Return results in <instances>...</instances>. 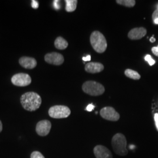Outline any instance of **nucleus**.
Wrapping results in <instances>:
<instances>
[{
	"mask_svg": "<svg viewBox=\"0 0 158 158\" xmlns=\"http://www.w3.org/2000/svg\"><path fill=\"white\" fill-rule=\"evenodd\" d=\"M152 52L155 56H158V46H157V47H153L152 48Z\"/></svg>",
	"mask_w": 158,
	"mask_h": 158,
	"instance_id": "nucleus-23",
	"label": "nucleus"
},
{
	"mask_svg": "<svg viewBox=\"0 0 158 158\" xmlns=\"http://www.w3.org/2000/svg\"><path fill=\"white\" fill-rule=\"evenodd\" d=\"M32 7L34 9H37L39 7V3L37 1L35 0H33L32 1Z\"/></svg>",
	"mask_w": 158,
	"mask_h": 158,
	"instance_id": "nucleus-21",
	"label": "nucleus"
},
{
	"mask_svg": "<svg viewBox=\"0 0 158 158\" xmlns=\"http://www.w3.org/2000/svg\"><path fill=\"white\" fill-rule=\"evenodd\" d=\"M19 63L23 68L29 69H34L37 65V62L36 59L31 57H22L19 59Z\"/></svg>",
	"mask_w": 158,
	"mask_h": 158,
	"instance_id": "nucleus-13",
	"label": "nucleus"
},
{
	"mask_svg": "<svg viewBox=\"0 0 158 158\" xmlns=\"http://www.w3.org/2000/svg\"><path fill=\"white\" fill-rule=\"evenodd\" d=\"M45 60L48 63L54 65H61L64 62V57L62 54L57 52H52L45 56Z\"/></svg>",
	"mask_w": 158,
	"mask_h": 158,
	"instance_id": "nucleus-9",
	"label": "nucleus"
},
{
	"mask_svg": "<svg viewBox=\"0 0 158 158\" xmlns=\"http://www.w3.org/2000/svg\"><path fill=\"white\" fill-rule=\"evenodd\" d=\"M66 11L68 12H73L76 10L78 1L77 0H66Z\"/></svg>",
	"mask_w": 158,
	"mask_h": 158,
	"instance_id": "nucleus-15",
	"label": "nucleus"
},
{
	"mask_svg": "<svg viewBox=\"0 0 158 158\" xmlns=\"http://www.w3.org/2000/svg\"><path fill=\"white\" fill-rule=\"evenodd\" d=\"M20 100L23 108L29 111H36L42 104L40 96L35 92H27L23 94Z\"/></svg>",
	"mask_w": 158,
	"mask_h": 158,
	"instance_id": "nucleus-1",
	"label": "nucleus"
},
{
	"mask_svg": "<svg viewBox=\"0 0 158 158\" xmlns=\"http://www.w3.org/2000/svg\"><path fill=\"white\" fill-rule=\"evenodd\" d=\"M100 115L102 118L111 121H117L120 118L119 113L112 107H105L100 110Z\"/></svg>",
	"mask_w": 158,
	"mask_h": 158,
	"instance_id": "nucleus-7",
	"label": "nucleus"
},
{
	"mask_svg": "<svg viewBox=\"0 0 158 158\" xmlns=\"http://www.w3.org/2000/svg\"><path fill=\"white\" fill-rule=\"evenodd\" d=\"M82 90L85 93L91 96L102 95L104 91V87L95 81H87L82 85Z\"/></svg>",
	"mask_w": 158,
	"mask_h": 158,
	"instance_id": "nucleus-4",
	"label": "nucleus"
},
{
	"mask_svg": "<svg viewBox=\"0 0 158 158\" xmlns=\"http://www.w3.org/2000/svg\"><path fill=\"white\" fill-rule=\"evenodd\" d=\"M60 1H53V6L56 10H59L60 8Z\"/></svg>",
	"mask_w": 158,
	"mask_h": 158,
	"instance_id": "nucleus-20",
	"label": "nucleus"
},
{
	"mask_svg": "<svg viewBox=\"0 0 158 158\" xmlns=\"http://www.w3.org/2000/svg\"><path fill=\"white\" fill-rule=\"evenodd\" d=\"M125 75L130 78V79H133V80H139L141 79V76L135 70H133L132 69H126L125 71Z\"/></svg>",
	"mask_w": 158,
	"mask_h": 158,
	"instance_id": "nucleus-16",
	"label": "nucleus"
},
{
	"mask_svg": "<svg viewBox=\"0 0 158 158\" xmlns=\"http://www.w3.org/2000/svg\"><path fill=\"white\" fill-rule=\"evenodd\" d=\"M2 124L0 121V132L2 131Z\"/></svg>",
	"mask_w": 158,
	"mask_h": 158,
	"instance_id": "nucleus-28",
	"label": "nucleus"
},
{
	"mask_svg": "<svg viewBox=\"0 0 158 158\" xmlns=\"http://www.w3.org/2000/svg\"><path fill=\"white\" fill-rule=\"evenodd\" d=\"M48 113L49 116L53 118H65L70 115L71 111L65 106H54L49 108Z\"/></svg>",
	"mask_w": 158,
	"mask_h": 158,
	"instance_id": "nucleus-5",
	"label": "nucleus"
},
{
	"mask_svg": "<svg viewBox=\"0 0 158 158\" xmlns=\"http://www.w3.org/2000/svg\"><path fill=\"white\" fill-rule=\"evenodd\" d=\"M52 124L49 120H42L38 123L36 126V131L40 136L48 135L50 132Z\"/></svg>",
	"mask_w": 158,
	"mask_h": 158,
	"instance_id": "nucleus-8",
	"label": "nucleus"
},
{
	"mask_svg": "<svg viewBox=\"0 0 158 158\" xmlns=\"http://www.w3.org/2000/svg\"><path fill=\"white\" fill-rule=\"evenodd\" d=\"M104 69V65L101 63L90 62L85 65V70L90 73H97L102 72Z\"/></svg>",
	"mask_w": 158,
	"mask_h": 158,
	"instance_id": "nucleus-12",
	"label": "nucleus"
},
{
	"mask_svg": "<svg viewBox=\"0 0 158 158\" xmlns=\"http://www.w3.org/2000/svg\"><path fill=\"white\" fill-rule=\"evenodd\" d=\"M145 60L148 62L150 66H153L155 63V61L153 59L152 57L149 55H147V56L145 57Z\"/></svg>",
	"mask_w": 158,
	"mask_h": 158,
	"instance_id": "nucleus-19",
	"label": "nucleus"
},
{
	"mask_svg": "<svg viewBox=\"0 0 158 158\" xmlns=\"http://www.w3.org/2000/svg\"><path fill=\"white\" fill-rule=\"evenodd\" d=\"M31 158H45L44 156L38 151H34L31 155Z\"/></svg>",
	"mask_w": 158,
	"mask_h": 158,
	"instance_id": "nucleus-18",
	"label": "nucleus"
},
{
	"mask_svg": "<svg viewBox=\"0 0 158 158\" xmlns=\"http://www.w3.org/2000/svg\"><path fill=\"white\" fill-rule=\"evenodd\" d=\"M154 119H155V125L156 127V129L158 131V113H156L154 115Z\"/></svg>",
	"mask_w": 158,
	"mask_h": 158,
	"instance_id": "nucleus-22",
	"label": "nucleus"
},
{
	"mask_svg": "<svg viewBox=\"0 0 158 158\" xmlns=\"http://www.w3.org/2000/svg\"><path fill=\"white\" fill-rule=\"evenodd\" d=\"M32 79L28 74L18 73L14 75L11 78L12 84L18 87H25L31 83Z\"/></svg>",
	"mask_w": 158,
	"mask_h": 158,
	"instance_id": "nucleus-6",
	"label": "nucleus"
},
{
	"mask_svg": "<svg viewBox=\"0 0 158 158\" xmlns=\"http://www.w3.org/2000/svg\"><path fill=\"white\" fill-rule=\"evenodd\" d=\"M155 40H156L153 38V36L150 39V42H152V43L153 42H155Z\"/></svg>",
	"mask_w": 158,
	"mask_h": 158,
	"instance_id": "nucleus-27",
	"label": "nucleus"
},
{
	"mask_svg": "<svg viewBox=\"0 0 158 158\" xmlns=\"http://www.w3.org/2000/svg\"><path fill=\"white\" fill-rule=\"evenodd\" d=\"M147 33V29L143 27L135 28L130 31L128 34V37L131 40H141L146 35Z\"/></svg>",
	"mask_w": 158,
	"mask_h": 158,
	"instance_id": "nucleus-11",
	"label": "nucleus"
},
{
	"mask_svg": "<svg viewBox=\"0 0 158 158\" xmlns=\"http://www.w3.org/2000/svg\"></svg>",
	"mask_w": 158,
	"mask_h": 158,
	"instance_id": "nucleus-29",
	"label": "nucleus"
},
{
	"mask_svg": "<svg viewBox=\"0 0 158 158\" xmlns=\"http://www.w3.org/2000/svg\"><path fill=\"white\" fill-rule=\"evenodd\" d=\"M116 2L118 4L129 8L134 6L136 4L135 0H117Z\"/></svg>",
	"mask_w": 158,
	"mask_h": 158,
	"instance_id": "nucleus-17",
	"label": "nucleus"
},
{
	"mask_svg": "<svg viewBox=\"0 0 158 158\" xmlns=\"http://www.w3.org/2000/svg\"><path fill=\"white\" fill-rule=\"evenodd\" d=\"M83 60L84 61H90L91 60V56L90 55H87L86 57H83Z\"/></svg>",
	"mask_w": 158,
	"mask_h": 158,
	"instance_id": "nucleus-26",
	"label": "nucleus"
},
{
	"mask_svg": "<svg viewBox=\"0 0 158 158\" xmlns=\"http://www.w3.org/2000/svg\"><path fill=\"white\" fill-rule=\"evenodd\" d=\"M94 106L93 104H89L86 108V110L87 111H92V110L94 109Z\"/></svg>",
	"mask_w": 158,
	"mask_h": 158,
	"instance_id": "nucleus-25",
	"label": "nucleus"
},
{
	"mask_svg": "<svg viewBox=\"0 0 158 158\" xmlns=\"http://www.w3.org/2000/svg\"><path fill=\"white\" fill-rule=\"evenodd\" d=\"M91 45L96 52L104 53L107 48V42L105 36L100 32L95 31L90 35Z\"/></svg>",
	"mask_w": 158,
	"mask_h": 158,
	"instance_id": "nucleus-2",
	"label": "nucleus"
},
{
	"mask_svg": "<svg viewBox=\"0 0 158 158\" xmlns=\"http://www.w3.org/2000/svg\"><path fill=\"white\" fill-rule=\"evenodd\" d=\"M111 145L115 153L119 156H125L128 151L127 148V142L126 138L123 134L118 133L114 136L111 141Z\"/></svg>",
	"mask_w": 158,
	"mask_h": 158,
	"instance_id": "nucleus-3",
	"label": "nucleus"
},
{
	"mask_svg": "<svg viewBox=\"0 0 158 158\" xmlns=\"http://www.w3.org/2000/svg\"><path fill=\"white\" fill-rule=\"evenodd\" d=\"M158 18V10H156L155 11L153 12L152 14V19H155Z\"/></svg>",
	"mask_w": 158,
	"mask_h": 158,
	"instance_id": "nucleus-24",
	"label": "nucleus"
},
{
	"mask_svg": "<svg viewBox=\"0 0 158 158\" xmlns=\"http://www.w3.org/2000/svg\"><path fill=\"white\" fill-rule=\"evenodd\" d=\"M93 152L96 158H113L111 152L103 145H97L94 147Z\"/></svg>",
	"mask_w": 158,
	"mask_h": 158,
	"instance_id": "nucleus-10",
	"label": "nucleus"
},
{
	"mask_svg": "<svg viewBox=\"0 0 158 158\" xmlns=\"http://www.w3.org/2000/svg\"><path fill=\"white\" fill-rule=\"evenodd\" d=\"M55 46L57 49L64 50L68 46V42L61 36L57 37L55 41Z\"/></svg>",
	"mask_w": 158,
	"mask_h": 158,
	"instance_id": "nucleus-14",
	"label": "nucleus"
}]
</instances>
